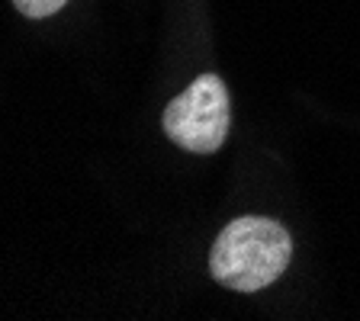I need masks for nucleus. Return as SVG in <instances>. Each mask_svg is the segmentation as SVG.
I'll return each mask as SVG.
<instances>
[{
    "label": "nucleus",
    "instance_id": "1",
    "mask_svg": "<svg viewBox=\"0 0 360 321\" xmlns=\"http://www.w3.org/2000/svg\"><path fill=\"white\" fill-rule=\"evenodd\" d=\"M292 254V241L280 222L261 216L235 218L212 244L210 270L216 283L235 292H257L280 280Z\"/></svg>",
    "mask_w": 360,
    "mask_h": 321
},
{
    "label": "nucleus",
    "instance_id": "3",
    "mask_svg": "<svg viewBox=\"0 0 360 321\" xmlns=\"http://www.w3.org/2000/svg\"><path fill=\"white\" fill-rule=\"evenodd\" d=\"M68 0H13V7L22 16H32V20H42V16H52L65 7Z\"/></svg>",
    "mask_w": 360,
    "mask_h": 321
},
{
    "label": "nucleus",
    "instance_id": "2",
    "mask_svg": "<svg viewBox=\"0 0 360 321\" xmlns=\"http://www.w3.org/2000/svg\"><path fill=\"white\" fill-rule=\"evenodd\" d=\"M232 126L229 90L216 74H202L165 110V135L193 155H212L222 148Z\"/></svg>",
    "mask_w": 360,
    "mask_h": 321
}]
</instances>
